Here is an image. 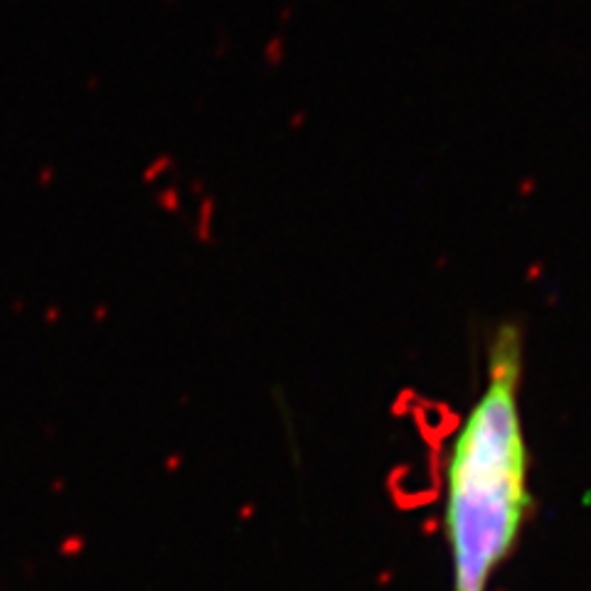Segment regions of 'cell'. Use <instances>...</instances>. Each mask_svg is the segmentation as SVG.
<instances>
[{
  "mask_svg": "<svg viewBox=\"0 0 591 591\" xmlns=\"http://www.w3.org/2000/svg\"><path fill=\"white\" fill-rule=\"evenodd\" d=\"M522 374L525 335L517 320H503L490 338L483 390L446 453L441 530L451 591H490L535 510Z\"/></svg>",
  "mask_w": 591,
  "mask_h": 591,
  "instance_id": "6da1fadb",
  "label": "cell"
}]
</instances>
